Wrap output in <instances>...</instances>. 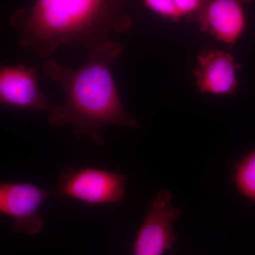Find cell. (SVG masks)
I'll return each mask as SVG.
<instances>
[{
  "label": "cell",
  "mask_w": 255,
  "mask_h": 255,
  "mask_svg": "<svg viewBox=\"0 0 255 255\" xmlns=\"http://www.w3.org/2000/svg\"><path fill=\"white\" fill-rule=\"evenodd\" d=\"M123 50L120 43L110 39L87 50L86 63L75 70L54 60L44 62L42 73L59 84L65 98L63 106L48 110L52 127L71 125L75 136L87 135L98 145L105 143L100 130L105 126L139 127L121 103L111 70Z\"/></svg>",
  "instance_id": "6da1fadb"
},
{
  "label": "cell",
  "mask_w": 255,
  "mask_h": 255,
  "mask_svg": "<svg viewBox=\"0 0 255 255\" xmlns=\"http://www.w3.org/2000/svg\"><path fill=\"white\" fill-rule=\"evenodd\" d=\"M125 3L110 0H38L15 11L9 23L20 33V45L46 58L61 45L81 43L87 50L125 32L130 19Z\"/></svg>",
  "instance_id": "7a4b0ae2"
},
{
  "label": "cell",
  "mask_w": 255,
  "mask_h": 255,
  "mask_svg": "<svg viewBox=\"0 0 255 255\" xmlns=\"http://www.w3.org/2000/svg\"><path fill=\"white\" fill-rule=\"evenodd\" d=\"M126 183L124 174L112 171L65 167L60 172L55 194L90 205L114 204L120 202L125 196Z\"/></svg>",
  "instance_id": "3957f363"
},
{
  "label": "cell",
  "mask_w": 255,
  "mask_h": 255,
  "mask_svg": "<svg viewBox=\"0 0 255 255\" xmlns=\"http://www.w3.org/2000/svg\"><path fill=\"white\" fill-rule=\"evenodd\" d=\"M52 195L56 194L32 183H1L0 211L13 219V232L33 236L44 227V219L38 211Z\"/></svg>",
  "instance_id": "277c9868"
},
{
  "label": "cell",
  "mask_w": 255,
  "mask_h": 255,
  "mask_svg": "<svg viewBox=\"0 0 255 255\" xmlns=\"http://www.w3.org/2000/svg\"><path fill=\"white\" fill-rule=\"evenodd\" d=\"M172 194L161 190L152 198L145 219L137 233L132 255H163L175 243L172 223L182 216L172 204Z\"/></svg>",
  "instance_id": "5b68a950"
},
{
  "label": "cell",
  "mask_w": 255,
  "mask_h": 255,
  "mask_svg": "<svg viewBox=\"0 0 255 255\" xmlns=\"http://www.w3.org/2000/svg\"><path fill=\"white\" fill-rule=\"evenodd\" d=\"M0 102L13 108L31 111H48L52 107L49 99L40 91L36 69L23 64L1 67Z\"/></svg>",
  "instance_id": "8992f818"
},
{
  "label": "cell",
  "mask_w": 255,
  "mask_h": 255,
  "mask_svg": "<svg viewBox=\"0 0 255 255\" xmlns=\"http://www.w3.org/2000/svg\"><path fill=\"white\" fill-rule=\"evenodd\" d=\"M199 66L194 70L196 84L202 92L229 95L237 86V65L232 55L223 50L208 49L198 56Z\"/></svg>",
  "instance_id": "52a82bcc"
},
{
  "label": "cell",
  "mask_w": 255,
  "mask_h": 255,
  "mask_svg": "<svg viewBox=\"0 0 255 255\" xmlns=\"http://www.w3.org/2000/svg\"><path fill=\"white\" fill-rule=\"evenodd\" d=\"M200 21L204 31L220 41L232 44L241 36L245 25L244 12L241 4L232 0H216L201 9Z\"/></svg>",
  "instance_id": "ba28073f"
},
{
  "label": "cell",
  "mask_w": 255,
  "mask_h": 255,
  "mask_svg": "<svg viewBox=\"0 0 255 255\" xmlns=\"http://www.w3.org/2000/svg\"><path fill=\"white\" fill-rule=\"evenodd\" d=\"M234 180L240 192L255 204V150L238 164Z\"/></svg>",
  "instance_id": "9c48e42d"
},
{
  "label": "cell",
  "mask_w": 255,
  "mask_h": 255,
  "mask_svg": "<svg viewBox=\"0 0 255 255\" xmlns=\"http://www.w3.org/2000/svg\"><path fill=\"white\" fill-rule=\"evenodd\" d=\"M144 4L157 14L173 20L181 18L175 1L172 0H146Z\"/></svg>",
  "instance_id": "30bf717a"
},
{
  "label": "cell",
  "mask_w": 255,
  "mask_h": 255,
  "mask_svg": "<svg viewBox=\"0 0 255 255\" xmlns=\"http://www.w3.org/2000/svg\"><path fill=\"white\" fill-rule=\"evenodd\" d=\"M175 1L181 17L194 14L204 6L201 1L196 0H176Z\"/></svg>",
  "instance_id": "8fae6325"
}]
</instances>
